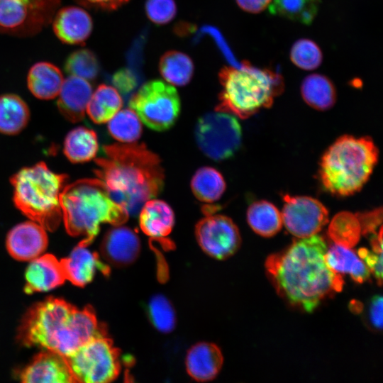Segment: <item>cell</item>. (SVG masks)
Segmentation results:
<instances>
[{
    "label": "cell",
    "instance_id": "44",
    "mask_svg": "<svg viewBox=\"0 0 383 383\" xmlns=\"http://www.w3.org/2000/svg\"><path fill=\"white\" fill-rule=\"evenodd\" d=\"M272 0H236L238 5L244 11L257 13L267 7Z\"/></svg>",
    "mask_w": 383,
    "mask_h": 383
},
{
    "label": "cell",
    "instance_id": "28",
    "mask_svg": "<svg viewBox=\"0 0 383 383\" xmlns=\"http://www.w3.org/2000/svg\"><path fill=\"white\" fill-rule=\"evenodd\" d=\"M123 106L118 91L113 87L101 84L91 94L86 111L96 123L108 122Z\"/></svg>",
    "mask_w": 383,
    "mask_h": 383
},
{
    "label": "cell",
    "instance_id": "14",
    "mask_svg": "<svg viewBox=\"0 0 383 383\" xmlns=\"http://www.w3.org/2000/svg\"><path fill=\"white\" fill-rule=\"evenodd\" d=\"M23 382L74 383L65 357L45 349L19 374Z\"/></svg>",
    "mask_w": 383,
    "mask_h": 383
},
{
    "label": "cell",
    "instance_id": "4",
    "mask_svg": "<svg viewBox=\"0 0 383 383\" xmlns=\"http://www.w3.org/2000/svg\"><path fill=\"white\" fill-rule=\"evenodd\" d=\"M60 202L65 227L72 236H83L79 243L90 245L100 226L122 225L129 217L127 211L109 196L99 179H82L65 185Z\"/></svg>",
    "mask_w": 383,
    "mask_h": 383
},
{
    "label": "cell",
    "instance_id": "23",
    "mask_svg": "<svg viewBox=\"0 0 383 383\" xmlns=\"http://www.w3.org/2000/svg\"><path fill=\"white\" fill-rule=\"evenodd\" d=\"M63 82V75L60 69L48 62L33 65L27 77L30 91L36 98L43 100L55 98L60 93Z\"/></svg>",
    "mask_w": 383,
    "mask_h": 383
},
{
    "label": "cell",
    "instance_id": "42",
    "mask_svg": "<svg viewBox=\"0 0 383 383\" xmlns=\"http://www.w3.org/2000/svg\"><path fill=\"white\" fill-rule=\"evenodd\" d=\"M382 296L377 295L372 299L369 306V321L377 330L382 328Z\"/></svg>",
    "mask_w": 383,
    "mask_h": 383
},
{
    "label": "cell",
    "instance_id": "16",
    "mask_svg": "<svg viewBox=\"0 0 383 383\" xmlns=\"http://www.w3.org/2000/svg\"><path fill=\"white\" fill-rule=\"evenodd\" d=\"M140 240L131 228L114 226L105 234L100 247L101 256L109 263L123 267L133 263L140 252Z\"/></svg>",
    "mask_w": 383,
    "mask_h": 383
},
{
    "label": "cell",
    "instance_id": "11",
    "mask_svg": "<svg viewBox=\"0 0 383 383\" xmlns=\"http://www.w3.org/2000/svg\"><path fill=\"white\" fill-rule=\"evenodd\" d=\"M61 0H0V32L30 36L52 20Z\"/></svg>",
    "mask_w": 383,
    "mask_h": 383
},
{
    "label": "cell",
    "instance_id": "15",
    "mask_svg": "<svg viewBox=\"0 0 383 383\" xmlns=\"http://www.w3.org/2000/svg\"><path fill=\"white\" fill-rule=\"evenodd\" d=\"M48 243L45 229L35 221H26L15 226L6 237L9 254L20 261L32 260L40 256Z\"/></svg>",
    "mask_w": 383,
    "mask_h": 383
},
{
    "label": "cell",
    "instance_id": "26",
    "mask_svg": "<svg viewBox=\"0 0 383 383\" xmlns=\"http://www.w3.org/2000/svg\"><path fill=\"white\" fill-rule=\"evenodd\" d=\"M29 118V109L21 97L13 94L0 96V133H19L26 126Z\"/></svg>",
    "mask_w": 383,
    "mask_h": 383
},
{
    "label": "cell",
    "instance_id": "19",
    "mask_svg": "<svg viewBox=\"0 0 383 383\" xmlns=\"http://www.w3.org/2000/svg\"><path fill=\"white\" fill-rule=\"evenodd\" d=\"M52 20L55 34L65 43L82 44L92 30L91 16L79 7H64L55 13Z\"/></svg>",
    "mask_w": 383,
    "mask_h": 383
},
{
    "label": "cell",
    "instance_id": "21",
    "mask_svg": "<svg viewBox=\"0 0 383 383\" xmlns=\"http://www.w3.org/2000/svg\"><path fill=\"white\" fill-rule=\"evenodd\" d=\"M223 357L220 348L214 343L200 342L187 351L185 367L188 374L197 382L213 379L221 371Z\"/></svg>",
    "mask_w": 383,
    "mask_h": 383
},
{
    "label": "cell",
    "instance_id": "13",
    "mask_svg": "<svg viewBox=\"0 0 383 383\" xmlns=\"http://www.w3.org/2000/svg\"><path fill=\"white\" fill-rule=\"evenodd\" d=\"M284 201L282 223L299 238L317 234L328 221L327 209L314 198L285 195Z\"/></svg>",
    "mask_w": 383,
    "mask_h": 383
},
{
    "label": "cell",
    "instance_id": "1",
    "mask_svg": "<svg viewBox=\"0 0 383 383\" xmlns=\"http://www.w3.org/2000/svg\"><path fill=\"white\" fill-rule=\"evenodd\" d=\"M327 249L323 238L316 234L294 241L286 250L270 255L265 262L277 292L307 312L343 287V277L326 262Z\"/></svg>",
    "mask_w": 383,
    "mask_h": 383
},
{
    "label": "cell",
    "instance_id": "40",
    "mask_svg": "<svg viewBox=\"0 0 383 383\" xmlns=\"http://www.w3.org/2000/svg\"><path fill=\"white\" fill-rule=\"evenodd\" d=\"M359 220L361 232L364 235H372L376 232L382 221V209L373 210L370 212L356 213Z\"/></svg>",
    "mask_w": 383,
    "mask_h": 383
},
{
    "label": "cell",
    "instance_id": "43",
    "mask_svg": "<svg viewBox=\"0 0 383 383\" xmlns=\"http://www.w3.org/2000/svg\"><path fill=\"white\" fill-rule=\"evenodd\" d=\"M82 5L105 10H114L129 0H76Z\"/></svg>",
    "mask_w": 383,
    "mask_h": 383
},
{
    "label": "cell",
    "instance_id": "20",
    "mask_svg": "<svg viewBox=\"0 0 383 383\" xmlns=\"http://www.w3.org/2000/svg\"><path fill=\"white\" fill-rule=\"evenodd\" d=\"M25 278L26 294L50 291L66 280L60 262L51 254L32 260L26 269Z\"/></svg>",
    "mask_w": 383,
    "mask_h": 383
},
{
    "label": "cell",
    "instance_id": "18",
    "mask_svg": "<svg viewBox=\"0 0 383 383\" xmlns=\"http://www.w3.org/2000/svg\"><path fill=\"white\" fill-rule=\"evenodd\" d=\"M60 262L65 279L77 287H84L89 283L97 270L106 275L110 271L97 252H91L81 243L72 250L69 257L62 258Z\"/></svg>",
    "mask_w": 383,
    "mask_h": 383
},
{
    "label": "cell",
    "instance_id": "34",
    "mask_svg": "<svg viewBox=\"0 0 383 383\" xmlns=\"http://www.w3.org/2000/svg\"><path fill=\"white\" fill-rule=\"evenodd\" d=\"M108 122L109 133L121 143H135L141 135L140 121L131 109L118 111Z\"/></svg>",
    "mask_w": 383,
    "mask_h": 383
},
{
    "label": "cell",
    "instance_id": "24",
    "mask_svg": "<svg viewBox=\"0 0 383 383\" xmlns=\"http://www.w3.org/2000/svg\"><path fill=\"white\" fill-rule=\"evenodd\" d=\"M325 260L331 270L349 274L356 282L362 283L370 278V271L350 248L335 243L327 249Z\"/></svg>",
    "mask_w": 383,
    "mask_h": 383
},
{
    "label": "cell",
    "instance_id": "22",
    "mask_svg": "<svg viewBox=\"0 0 383 383\" xmlns=\"http://www.w3.org/2000/svg\"><path fill=\"white\" fill-rule=\"evenodd\" d=\"M92 88L88 80L70 75L64 80L59 93L57 106L69 121L76 123L84 118Z\"/></svg>",
    "mask_w": 383,
    "mask_h": 383
},
{
    "label": "cell",
    "instance_id": "2",
    "mask_svg": "<svg viewBox=\"0 0 383 383\" xmlns=\"http://www.w3.org/2000/svg\"><path fill=\"white\" fill-rule=\"evenodd\" d=\"M104 157L95 160L96 175L110 197L129 216L162 191L165 172L160 157L144 143H113L103 147Z\"/></svg>",
    "mask_w": 383,
    "mask_h": 383
},
{
    "label": "cell",
    "instance_id": "41",
    "mask_svg": "<svg viewBox=\"0 0 383 383\" xmlns=\"http://www.w3.org/2000/svg\"><path fill=\"white\" fill-rule=\"evenodd\" d=\"M115 87L123 94L130 93L136 87L137 82L133 74L126 70L116 72L113 77Z\"/></svg>",
    "mask_w": 383,
    "mask_h": 383
},
{
    "label": "cell",
    "instance_id": "30",
    "mask_svg": "<svg viewBox=\"0 0 383 383\" xmlns=\"http://www.w3.org/2000/svg\"><path fill=\"white\" fill-rule=\"evenodd\" d=\"M159 70L162 77L176 86L187 84L194 73V63L187 54L177 50L165 52L160 58Z\"/></svg>",
    "mask_w": 383,
    "mask_h": 383
},
{
    "label": "cell",
    "instance_id": "5",
    "mask_svg": "<svg viewBox=\"0 0 383 383\" xmlns=\"http://www.w3.org/2000/svg\"><path fill=\"white\" fill-rule=\"evenodd\" d=\"M377 160L378 149L371 138L343 135L322 156L321 182L333 194L352 195L367 182Z\"/></svg>",
    "mask_w": 383,
    "mask_h": 383
},
{
    "label": "cell",
    "instance_id": "36",
    "mask_svg": "<svg viewBox=\"0 0 383 383\" xmlns=\"http://www.w3.org/2000/svg\"><path fill=\"white\" fill-rule=\"evenodd\" d=\"M65 68L70 75L86 80L96 78L99 71L96 57L87 49H80L72 52L67 59Z\"/></svg>",
    "mask_w": 383,
    "mask_h": 383
},
{
    "label": "cell",
    "instance_id": "9",
    "mask_svg": "<svg viewBox=\"0 0 383 383\" xmlns=\"http://www.w3.org/2000/svg\"><path fill=\"white\" fill-rule=\"evenodd\" d=\"M129 106L148 128L162 131L177 121L180 99L173 86L157 79L144 84L130 99Z\"/></svg>",
    "mask_w": 383,
    "mask_h": 383
},
{
    "label": "cell",
    "instance_id": "12",
    "mask_svg": "<svg viewBox=\"0 0 383 383\" xmlns=\"http://www.w3.org/2000/svg\"><path fill=\"white\" fill-rule=\"evenodd\" d=\"M195 235L202 250L218 260L232 256L241 243L236 225L230 218L221 214H206L196 223Z\"/></svg>",
    "mask_w": 383,
    "mask_h": 383
},
{
    "label": "cell",
    "instance_id": "10",
    "mask_svg": "<svg viewBox=\"0 0 383 383\" xmlns=\"http://www.w3.org/2000/svg\"><path fill=\"white\" fill-rule=\"evenodd\" d=\"M241 128L233 115L220 111L201 116L196 124L195 139L208 157L221 161L230 158L241 143Z\"/></svg>",
    "mask_w": 383,
    "mask_h": 383
},
{
    "label": "cell",
    "instance_id": "37",
    "mask_svg": "<svg viewBox=\"0 0 383 383\" xmlns=\"http://www.w3.org/2000/svg\"><path fill=\"white\" fill-rule=\"evenodd\" d=\"M292 62L301 69L313 70L322 62L323 55L318 45L310 39L296 41L290 51Z\"/></svg>",
    "mask_w": 383,
    "mask_h": 383
},
{
    "label": "cell",
    "instance_id": "27",
    "mask_svg": "<svg viewBox=\"0 0 383 383\" xmlns=\"http://www.w3.org/2000/svg\"><path fill=\"white\" fill-rule=\"evenodd\" d=\"M301 93L308 105L320 111L331 109L336 100L333 84L327 77L319 74H312L304 79Z\"/></svg>",
    "mask_w": 383,
    "mask_h": 383
},
{
    "label": "cell",
    "instance_id": "8",
    "mask_svg": "<svg viewBox=\"0 0 383 383\" xmlns=\"http://www.w3.org/2000/svg\"><path fill=\"white\" fill-rule=\"evenodd\" d=\"M65 357L75 382L107 383L121 372L120 350L106 335L92 338Z\"/></svg>",
    "mask_w": 383,
    "mask_h": 383
},
{
    "label": "cell",
    "instance_id": "31",
    "mask_svg": "<svg viewBox=\"0 0 383 383\" xmlns=\"http://www.w3.org/2000/svg\"><path fill=\"white\" fill-rule=\"evenodd\" d=\"M191 188L195 197L201 201L212 203L218 200L226 189V182L221 174L211 167L196 170L191 181Z\"/></svg>",
    "mask_w": 383,
    "mask_h": 383
},
{
    "label": "cell",
    "instance_id": "39",
    "mask_svg": "<svg viewBox=\"0 0 383 383\" xmlns=\"http://www.w3.org/2000/svg\"><path fill=\"white\" fill-rule=\"evenodd\" d=\"M357 254L366 264L369 270L373 273L378 284L381 286L382 282V252H377L361 248L358 250Z\"/></svg>",
    "mask_w": 383,
    "mask_h": 383
},
{
    "label": "cell",
    "instance_id": "3",
    "mask_svg": "<svg viewBox=\"0 0 383 383\" xmlns=\"http://www.w3.org/2000/svg\"><path fill=\"white\" fill-rule=\"evenodd\" d=\"M106 335L91 306L79 309L64 299L49 297L27 311L18 338L26 346L67 356L92 338Z\"/></svg>",
    "mask_w": 383,
    "mask_h": 383
},
{
    "label": "cell",
    "instance_id": "29",
    "mask_svg": "<svg viewBox=\"0 0 383 383\" xmlns=\"http://www.w3.org/2000/svg\"><path fill=\"white\" fill-rule=\"evenodd\" d=\"M247 220L251 228L263 237L274 235L282 226L281 213L267 201L252 203L247 211Z\"/></svg>",
    "mask_w": 383,
    "mask_h": 383
},
{
    "label": "cell",
    "instance_id": "25",
    "mask_svg": "<svg viewBox=\"0 0 383 383\" xmlns=\"http://www.w3.org/2000/svg\"><path fill=\"white\" fill-rule=\"evenodd\" d=\"M99 149L96 133L88 128L79 126L67 135L64 142V153L74 163L88 162L93 159Z\"/></svg>",
    "mask_w": 383,
    "mask_h": 383
},
{
    "label": "cell",
    "instance_id": "33",
    "mask_svg": "<svg viewBox=\"0 0 383 383\" xmlns=\"http://www.w3.org/2000/svg\"><path fill=\"white\" fill-rule=\"evenodd\" d=\"M319 3L320 0H273L270 11L309 25L318 12Z\"/></svg>",
    "mask_w": 383,
    "mask_h": 383
},
{
    "label": "cell",
    "instance_id": "6",
    "mask_svg": "<svg viewBox=\"0 0 383 383\" xmlns=\"http://www.w3.org/2000/svg\"><path fill=\"white\" fill-rule=\"evenodd\" d=\"M222 90L216 111L247 118L269 108L284 89L281 75L245 62L240 68L223 67L218 74Z\"/></svg>",
    "mask_w": 383,
    "mask_h": 383
},
{
    "label": "cell",
    "instance_id": "35",
    "mask_svg": "<svg viewBox=\"0 0 383 383\" xmlns=\"http://www.w3.org/2000/svg\"><path fill=\"white\" fill-rule=\"evenodd\" d=\"M150 320L153 326L161 333H170L176 326L177 318L170 301L162 294L151 297L148 306Z\"/></svg>",
    "mask_w": 383,
    "mask_h": 383
},
{
    "label": "cell",
    "instance_id": "17",
    "mask_svg": "<svg viewBox=\"0 0 383 383\" xmlns=\"http://www.w3.org/2000/svg\"><path fill=\"white\" fill-rule=\"evenodd\" d=\"M139 224L150 241L159 242L167 249L172 248L168 235L174 224V214L165 201L155 199L146 201L139 212Z\"/></svg>",
    "mask_w": 383,
    "mask_h": 383
},
{
    "label": "cell",
    "instance_id": "7",
    "mask_svg": "<svg viewBox=\"0 0 383 383\" xmlns=\"http://www.w3.org/2000/svg\"><path fill=\"white\" fill-rule=\"evenodd\" d=\"M68 177L52 172L45 162L24 167L10 179L15 206L31 221L53 231L62 219L60 196Z\"/></svg>",
    "mask_w": 383,
    "mask_h": 383
},
{
    "label": "cell",
    "instance_id": "38",
    "mask_svg": "<svg viewBox=\"0 0 383 383\" xmlns=\"http://www.w3.org/2000/svg\"><path fill=\"white\" fill-rule=\"evenodd\" d=\"M145 9L148 18L157 25L170 22L177 13L174 0H146Z\"/></svg>",
    "mask_w": 383,
    "mask_h": 383
},
{
    "label": "cell",
    "instance_id": "32",
    "mask_svg": "<svg viewBox=\"0 0 383 383\" xmlns=\"http://www.w3.org/2000/svg\"><path fill=\"white\" fill-rule=\"evenodd\" d=\"M328 233L336 244L352 248L359 242L362 232L357 216L351 212L342 211L333 218Z\"/></svg>",
    "mask_w": 383,
    "mask_h": 383
}]
</instances>
